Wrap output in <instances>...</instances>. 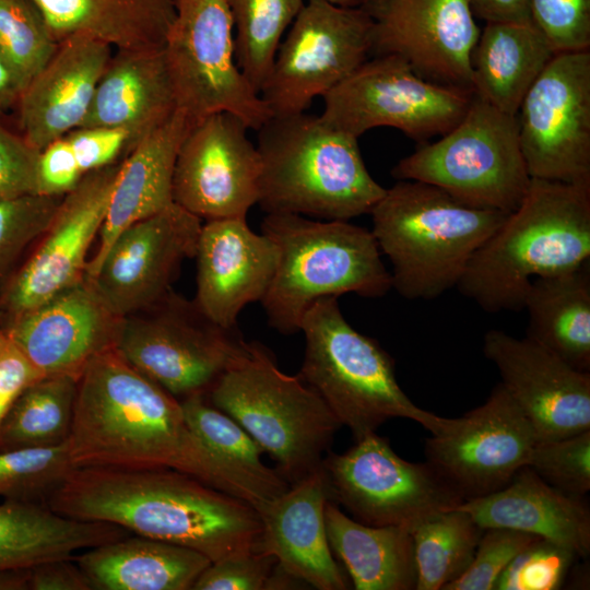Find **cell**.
Masks as SVG:
<instances>
[{
    "label": "cell",
    "mask_w": 590,
    "mask_h": 590,
    "mask_svg": "<svg viewBox=\"0 0 590 590\" xmlns=\"http://www.w3.org/2000/svg\"><path fill=\"white\" fill-rule=\"evenodd\" d=\"M67 446L75 468L172 469L245 500L190 428L181 402L115 349L78 379Z\"/></svg>",
    "instance_id": "1"
},
{
    "label": "cell",
    "mask_w": 590,
    "mask_h": 590,
    "mask_svg": "<svg viewBox=\"0 0 590 590\" xmlns=\"http://www.w3.org/2000/svg\"><path fill=\"white\" fill-rule=\"evenodd\" d=\"M46 505L192 548L211 562L260 551L261 520L251 505L172 469L75 468Z\"/></svg>",
    "instance_id": "2"
},
{
    "label": "cell",
    "mask_w": 590,
    "mask_h": 590,
    "mask_svg": "<svg viewBox=\"0 0 590 590\" xmlns=\"http://www.w3.org/2000/svg\"><path fill=\"white\" fill-rule=\"evenodd\" d=\"M590 258V185L531 178L519 206L477 248L460 293L491 314L519 311L536 278L578 269Z\"/></svg>",
    "instance_id": "3"
},
{
    "label": "cell",
    "mask_w": 590,
    "mask_h": 590,
    "mask_svg": "<svg viewBox=\"0 0 590 590\" xmlns=\"http://www.w3.org/2000/svg\"><path fill=\"white\" fill-rule=\"evenodd\" d=\"M258 131V204L267 213L349 221L369 214L384 196L358 139L322 116H272Z\"/></svg>",
    "instance_id": "4"
},
{
    "label": "cell",
    "mask_w": 590,
    "mask_h": 590,
    "mask_svg": "<svg viewBox=\"0 0 590 590\" xmlns=\"http://www.w3.org/2000/svg\"><path fill=\"white\" fill-rule=\"evenodd\" d=\"M369 214L392 267V288L408 299H433L458 285L473 253L509 213L472 208L430 184L398 180Z\"/></svg>",
    "instance_id": "5"
},
{
    "label": "cell",
    "mask_w": 590,
    "mask_h": 590,
    "mask_svg": "<svg viewBox=\"0 0 590 590\" xmlns=\"http://www.w3.org/2000/svg\"><path fill=\"white\" fill-rule=\"evenodd\" d=\"M261 233L278 249V264L261 300L269 324L283 334L300 331L306 311L319 299L354 293L385 296L391 275L371 233L347 221L267 213Z\"/></svg>",
    "instance_id": "6"
},
{
    "label": "cell",
    "mask_w": 590,
    "mask_h": 590,
    "mask_svg": "<svg viewBox=\"0 0 590 590\" xmlns=\"http://www.w3.org/2000/svg\"><path fill=\"white\" fill-rule=\"evenodd\" d=\"M300 331L305 352L299 376L355 440L398 417L421 424L432 436L447 434L457 424L458 418L438 416L412 402L399 386L391 355L349 323L338 297L317 300L306 311Z\"/></svg>",
    "instance_id": "7"
},
{
    "label": "cell",
    "mask_w": 590,
    "mask_h": 590,
    "mask_svg": "<svg viewBox=\"0 0 590 590\" xmlns=\"http://www.w3.org/2000/svg\"><path fill=\"white\" fill-rule=\"evenodd\" d=\"M206 398L269 453L290 485L321 465L342 426L320 396L299 375L283 373L258 342H249Z\"/></svg>",
    "instance_id": "8"
},
{
    "label": "cell",
    "mask_w": 590,
    "mask_h": 590,
    "mask_svg": "<svg viewBox=\"0 0 590 590\" xmlns=\"http://www.w3.org/2000/svg\"><path fill=\"white\" fill-rule=\"evenodd\" d=\"M391 174L434 185L472 208L504 213L519 206L531 181L517 116L475 95L452 129L436 142L422 143Z\"/></svg>",
    "instance_id": "9"
},
{
    "label": "cell",
    "mask_w": 590,
    "mask_h": 590,
    "mask_svg": "<svg viewBox=\"0 0 590 590\" xmlns=\"http://www.w3.org/2000/svg\"><path fill=\"white\" fill-rule=\"evenodd\" d=\"M248 346L236 327L215 323L170 291L152 307L120 318L114 349L180 401L206 396Z\"/></svg>",
    "instance_id": "10"
},
{
    "label": "cell",
    "mask_w": 590,
    "mask_h": 590,
    "mask_svg": "<svg viewBox=\"0 0 590 590\" xmlns=\"http://www.w3.org/2000/svg\"><path fill=\"white\" fill-rule=\"evenodd\" d=\"M173 2L175 17L163 49L178 108L192 122L226 111L260 129L272 114L237 64L227 0Z\"/></svg>",
    "instance_id": "11"
},
{
    "label": "cell",
    "mask_w": 590,
    "mask_h": 590,
    "mask_svg": "<svg viewBox=\"0 0 590 590\" xmlns=\"http://www.w3.org/2000/svg\"><path fill=\"white\" fill-rule=\"evenodd\" d=\"M473 93L420 76L394 55L367 59L322 98V118L359 138L378 127H390L425 142L442 135L464 116Z\"/></svg>",
    "instance_id": "12"
},
{
    "label": "cell",
    "mask_w": 590,
    "mask_h": 590,
    "mask_svg": "<svg viewBox=\"0 0 590 590\" xmlns=\"http://www.w3.org/2000/svg\"><path fill=\"white\" fill-rule=\"evenodd\" d=\"M371 24L359 7L307 0L285 33L260 96L272 116L305 113L371 55Z\"/></svg>",
    "instance_id": "13"
},
{
    "label": "cell",
    "mask_w": 590,
    "mask_h": 590,
    "mask_svg": "<svg viewBox=\"0 0 590 590\" xmlns=\"http://www.w3.org/2000/svg\"><path fill=\"white\" fill-rule=\"evenodd\" d=\"M355 441L347 451L328 452L322 460L331 502L342 505L353 519L411 531L464 502L430 463L404 460L376 433Z\"/></svg>",
    "instance_id": "14"
},
{
    "label": "cell",
    "mask_w": 590,
    "mask_h": 590,
    "mask_svg": "<svg viewBox=\"0 0 590 590\" xmlns=\"http://www.w3.org/2000/svg\"><path fill=\"white\" fill-rule=\"evenodd\" d=\"M516 116L531 178L590 185V50L555 54Z\"/></svg>",
    "instance_id": "15"
},
{
    "label": "cell",
    "mask_w": 590,
    "mask_h": 590,
    "mask_svg": "<svg viewBox=\"0 0 590 590\" xmlns=\"http://www.w3.org/2000/svg\"><path fill=\"white\" fill-rule=\"evenodd\" d=\"M121 161L86 173L62 197L48 228L0 293V328L84 279Z\"/></svg>",
    "instance_id": "16"
},
{
    "label": "cell",
    "mask_w": 590,
    "mask_h": 590,
    "mask_svg": "<svg viewBox=\"0 0 590 590\" xmlns=\"http://www.w3.org/2000/svg\"><path fill=\"white\" fill-rule=\"evenodd\" d=\"M237 116L220 111L193 122L177 153L173 201L201 220L246 217L258 204L261 158Z\"/></svg>",
    "instance_id": "17"
},
{
    "label": "cell",
    "mask_w": 590,
    "mask_h": 590,
    "mask_svg": "<svg viewBox=\"0 0 590 590\" xmlns=\"http://www.w3.org/2000/svg\"><path fill=\"white\" fill-rule=\"evenodd\" d=\"M201 221L173 203L125 228L84 279L118 317L148 309L194 258Z\"/></svg>",
    "instance_id": "18"
},
{
    "label": "cell",
    "mask_w": 590,
    "mask_h": 590,
    "mask_svg": "<svg viewBox=\"0 0 590 590\" xmlns=\"http://www.w3.org/2000/svg\"><path fill=\"white\" fill-rule=\"evenodd\" d=\"M359 8L370 20L371 54L398 56L428 81L472 92L481 28L468 0H364Z\"/></svg>",
    "instance_id": "19"
},
{
    "label": "cell",
    "mask_w": 590,
    "mask_h": 590,
    "mask_svg": "<svg viewBox=\"0 0 590 590\" xmlns=\"http://www.w3.org/2000/svg\"><path fill=\"white\" fill-rule=\"evenodd\" d=\"M457 418L450 432L426 439L425 453L464 502L508 484L538 442L533 426L500 382L482 405Z\"/></svg>",
    "instance_id": "20"
},
{
    "label": "cell",
    "mask_w": 590,
    "mask_h": 590,
    "mask_svg": "<svg viewBox=\"0 0 590 590\" xmlns=\"http://www.w3.org/2000/svg\"><path fill=\"white\" fill-rule=\"evenodd\" d=\"M483 352L502 385L534 428L538 441L590 429V373L580 371L540 344L489 330Z\"/></svg>",
    "instance_id": "21"
},
{
    "label": "cell",
    "mask_w": 590,
    "mask_h": 590,
    "mask_svg": "<svg viewBox=\"0 0 590 590\" xmlns=\"http://www.w3.org/2000/svg\"><path fill=\"white\" fill-rule=\"evenodd\" d=\"M120 318L83 279L0 329L45 377L79 379L93 358L114 349Z\"/></svg>",
    "instance_id": "22"
},
{
    "label": "cell",
    "mask_w": 590,
    "mask_h": 590,
    "mask_svg": "<svg viewBox=\"0 0 590 590\" xmlns=\"http://www.w3.org/2000/svg\"><path fill=\"white\" fill-rule=\"evenodd\" d=\"M194 258V304L212 321L235 328L240 311L267 294L278 264L270 237L253 232L246 217L206 221Z\"/></svg>",
    "instance_id": "23"
},
{
    "label": "cell",
    "mask_w": 590,
    "mask_h": 590,
    "mask_svg": "<svg viewBox=\"0 0 590 590\" xmlns=\"http://www.w3.org/2000/svg\"><path fill=\"white\" fill-rule=\"evenodd\" d=\"M111 56V46L90 36L58 44L15 105L20 133L28 144L40 151L81 126Z\"/></svg>",
    "instance_id": "24"
},
{
    "label": "cell",
    "mask_w": 590,
    "mask_h": 590,
    "mask_svg": "<svg viewBox=\"0 0 590 590\" xmlns=\"http://www.w3.org/2000/svg\"><path fill=\"white\" fill-rule=\"evenodd\" d=\"M331 500L322 467L291 485L257 511L261 520L260 551L274 556L291 575L318 590H344L347 578L328 541L324 506Z\"/></svg>",
    "instance_id": "25"
},
{
    "label": "cell",
    "mask_w": 590,
    "mask_h": 590,
    "mask_svg": "<svg viewBox=\"0 0 590 590\" xmlns=\"http://www.w3.org/2000/svg\"><path fill=\"white\" fill-rule=\"evenodd\" d=\"M458 508L483 529L530 533L562 545L578 557L590 553V509L585 497L550 485L527 465L500 489L468 499Z\"/></svg>",
    "instance_id": "26"
},
{
    "label": "cell",
    "mask_w": 590,
    "mask_h": 590,
    "mask_svg": "<svg viewBox=\"0 0 590 590\" xmlns=\"http://www.w3.org/2000/svg\"><path fill=\"white\" fill-rule=\"evenodd\" d=\"M177 109L163 47L117 49L97 83L87 115L79 128L125 130L132 150Z\"/></svg>",
    "instance_id": "27"
},
{
    "label": "cell",
    "mask_w": 590,
    "mask_h": 590,
    "mask_svg": "<svg viewBox=\"0 0 590 590\" xmlns=\"http://www.w3.org/2000/svg\"><path fill=\"white\" fill-rule=\"evenodd\" d=\"M192 123L178 108L165 123L140 140L122 158L98 236V248L88 261L86 272L101 261L125 228L174 203L175 162Z\"/></svg>",
    "instance_id": "28"
},
{
    "label": "cell",
    "mask_w": 590,
    "mask_h": 590,
    "mask_svg": "<svg viewBox=\"0 0 590 590\" xmlns=\"http://www.w3.org/2000/svg\"><path fill=\"white\" fill-rule=\"evenodd\" d=\"M75 563L93 590H190L211 560L189 547L127 535L85 550Z\"/></svg>",
    "instance_id": "29"
},
{
    "label": "cell",
    "mask_w": 590,
    "mask_h": 590,
    "mask_svg": "<svg viewBox=\"0 0 590 590\" xmlns=\"http://www.w3.org/2000/svg\"><path fill=\"white\" fill-rule=\"evenodd\" d=\"M555 54L532 21L486 23L471 57L473 95L516 116Z\"/></svg>",
    "instance_id": "30"
},
{
    "label": "cell",
    "mask_w": 590,
    "mask_h": 590,
    "mask_svg": "<svg viewBox=\"0 0 590 590\" xmlns=\"http://www.w3.org/2000/svg\"><path fill=\"white\" fill-rule=\"evenodd\" d=\"M57 43L84 35L116 49L164 47L173 0H31Z\"/></svg>",
    "instance_id": "31"
},
{
    "label": "cell",
    "mask_w": 590,
    "mask_h": 590,
    "mask_svg": "<svg viewBox=\"0 0 590 590\" xmlns=\"http://www.w3.org/2000/svg\"><path fill=\"white\" fill-rule=\"evenodd\" d=\"M324 521L331 551L344 565L354 589H415L417 574L409 529L364 524L331 500L324 506Z\"/></svg>",
    "instance_id": "32"
},
{
    "label": "cell",
    "mask_w": 590,
    "mask_h": 590,
    "mask_svg": "<svg viewBox=\"0 0 590 590\" xmlns=\"http://www.w3.org/2000/svg\"><path fill=\"white\" fill-rule=\"evenodd\" d=\"M128 535L119 526L72 519L46 504H0V570L73 558L76 551Z\"/></svg>",
    "instance_id": "33"
},
{
    "label": "cell",
    "mask_w": 590,
    "mask_h": 590,
    "mask_svg": "<svg viewBox=\"0 0 590 590\" xmlns=\"http://www.w3.org/2000/svg\"><path fill=\"white\" fill-rule=\"evenodd\" d=\"M527 338L577 370L590 373V267L536 278L524 300Z\"/></svg>",
    "instance_id": "34"
},
{
    "label": "cell",
    "mask_w": 590,
    "mask_h": 590,
    "mask_svg": "<svg viewBox=\"0 0 590 590\" xmlns=\"http://www.w3.org/2000/svg\"><path fill=\"white\" fill-rule=\"evenodd\" d=\"M180 402L192 432L256 510L290 488L276 469L263 463L264 451L258 442L231 416L208 403L206 396Z\"/></svg>",
    "instance_id": "35"
},
{
    "label": "cell",
    "mask_w": 590,
    "mask_h": 590,
    "mask_svg": "<svg viewBox=\"0 0 590 590\" xmlns=\"http://www.w3.org/2000/svg\"><path fill=\"white\" fill-rule=\"evenodd\" d=\"M76 389L78 379L66 375L46 376L28 386L0 424V452L66 442Z\"/></svg>",
    "instance_id": "36"
},
{
    "label": "cell",
    "mask_w": 590,
    "mask_h": 590,
    "mask_svg": "<svg viewBox=\"0 0 590 590\" xmlns=\"http://www.w3.org/2000/svg\"><path fill=\"white\" fill-rule=\"evenodd\" d=\"M473 518L456 507L438 512L411 530L416 590H444L469 567L483 533Z\"/></svg>",
    "instance_id": "37"
},
{
    "label": "cell",
    "mask_w": 590,
    "mask_h": 590,
    "mask_svg": "<svg viewBox=\"0 0 590 590\" xmlns=\"http://www.w3.org/2000/svg\"><path fill=\"white\" fill-rule=\"evenodd\" d=\"M227 3L237 64L260 93L276 50L305 0H227Z\"/></svg>",
    "instance_id": "38"
},
{
    "label": "cell",
    "mask_w": 590,
    "mask_h": 590,
    "mask_svg": "<svg viewBox=\"0 0 590 590\" xmlns=\"http://www.w3.org/2000/svg\"><path fill=\"white\" fill-rule=\"evenodd\" d=\"M58 44L31 0H0V55L22 90L51 58Z\"/></svg>",
    "instance_id": "39"
},
{
    "label": "cell",
    "mask_w": 590,
    "mask_h": 590,
    "mask_svg": "<svg viewBox=\"0 0 590 590\" xmlns=\"http://www.w3.org/2000/svg\"><path fill=\"white\" fill-rule=\"evenodd\" d=\"M73 469L67 441L0 452V497L46 504Z\"/></svg>",
    "instance_id": "40"
},
{
    "label": "cell",
    "mask_w": 590,
    "mask_h": 590,
    "mask_svg": "<svg viewBox=\"0 0 590 590\" xmlns=\"http://www.w3.org/2000/svg\"><path fill=\"white\" fill-rule=\"evenodd\" d=\"M63 196L0 200V293L51 223Z\"/></svg>",
    "instance_id": "41"
},
{
    "label": "cell",
    "mask_w": 590,
    "mask_h": 590,
    "mask_svg": "<svg viewBox=\"0 0 590 590\" xmlns=\"http://www.w3.org/2000/svg\"><path fill=\"white\" fill-rule=\"evenodd\" d=\"M526 465L550 485L585 497L590 491V429L560 439L538 441Z\"/></svg>",
    "instance_id": "42"
},
{
    "label": "cell",
    "mask_w": 590,
    "mask_h": 590,
    "mask_svg": "<svg viewBox=\"0 0 590 590\" xmlns=\"http://www.w3.org/2000/svg\"><path fill=\"white\" fill-rule=\"evenodd\" d=\"M577 557L573 551L538 538L510 560L499 575L494 589H559Z\"/></svg>",
    "instance_id": "43"
},
{
    "label": "cell",
    "mask_w": 590,
    "mask_h": 590,
    "mask_svg": "<svg viewBox=\"0 0 590 590\" xmlns=\"http://www.w3.org/2000/svg\"><path fill=\"white\" fill-rule=\"evenodd\" d=\"M538 538L506 528L484 529L469 567L444 590H494L510 560Z\"/></svg>",
    "instance_id": "44"
},
{
    "label": "cell",
    "mask_w": 590,
    "mask_h": 590,
    "mask_svg": "<svg viewBox=\"0 0 590 590\" xmlns=\"http://www.w3.org/2000/svg\"><path fill=\"white\" fill-rule=\"evenodd\" d=\"M530 14L556 54L590 50V0H530Z\"/></svg>",
    "instance_id": "45"
},
{
    "label": "cell",
    "mask_w": 590,
    "mask_h": 590,
    "mask_svg": "<svg viewBox=\"0 0 590 590\" xmlns=\"http://www.w3.org/2000/svg\"><path fill=\"white\" fill-rule=\"evenodd\" d=\"M278 559L261 551L229 555L211 564L193 590H263Z\"/></svg>",
    "instance_id": "46"
},
{
    "label": "cell",
    "mask_w": 590,
    "mask_h": 590,
    "mask_svg": "<svg viewBox=\"0 0 590 590\" xmlns=\"http://www.w3.org/2000/svg\"><path fill=\"white\" fill-rule=\"evenodd\" d=\"M39 151L0 121V200L36 193Z\"/></svg>",
    "instance_id": "47"
},
{
    "label": "cell",
    "mask_w": 590,
    "mask_h": 590,
    "mask_svg": "<svg viewBox=\"0 0 590 590\" xmlns=\"http://www.w3.org/2000/svg\"><path fill=\"white\" fill-rule=\"evenodd\" d=\"M66 137L84 175L121 161L131 150L130 137L121 129L76 128Z\"/></svg>",
    "instance_id": "48"
},
{
    "label": "cell",
    "mask_w": 590,
    "mask_h": 590,
    "mask_svg": "<svg viewBox=\"0 0 590 590\" xmlns=\"http://www.w3.org/2000/svg\"><path fill=\"white\" fill-rule=\"evenodd\" d=\"M84 176L72 145L66 135L39 151L36 170V193L64 196Z\"/></svg>",
    "instance_id": "49"
},
{
    "label": "cell",
    "mask_w": 590,
    "mask_h": 590,
    "mask_svg": "<svg viewBox=\"0 0 590 590\" xmlns=\"http://www.w3.org/2000/svg\"><path fill=\"white\" fill-rule=\"evenodd\" d=\"M43 377L23 351L0 329V424L17 397Z\"/></svg>",
    "instance_id": "50"
},
{
    "label": "cell",
    "mask_w": 590,
    "mask_h": 590,
    "mask_svg": "<svg viewBox=\"0 0 590 590\" xmlns=\"http://www.w3.org/2000/svg\"><path fill=\"white\" fill-rule=\"evenodd\" d=\"M27 590H93L72 558L39 562L27 566Z\"/></svg>",
    "instance_id": "51"
},
{
    "label": "cell",
    "mask_w": 590,
    "mask_h": 590,
    "mask_svg": "<svg viewBox=\"0 0 590 590\" xmlns=\"http://www.w3.org/2000/svg\"><path fill=\"white\" fill-rule=\"evenodd\" d=\"M475 17L485 23L531 21L530 0H468Z\"/></svg>",
    "instance_id": "52"
},
{
    "label": "cell",
    "mask_w": 590,
    "mask_h": 590,
    "mask_svg": "<svg viewBox=\"0 0 590 590\" xmlns=\"http://www.w3.org/2000/svg\"><path fill=\"white\" fill-rule=\"evenodd\" d=\"M22 87L0 55V111L16 105Z\"/></svg>",
    "instance_id": "53"
},
{
    "label": "cell",
    "mask_w": 590,
    "mask_h": 590,
    "mask_svg": "<svg viewBox=\"0 0 590 590\" xmlns=\"http://www.w3.org/2000/svg\"><path fill=\"white\" fill-rule=\"evenodd\" d=\"M341 7H361L364 0H322Z\"/></svg>",
    "instance_id": "54"
}]
</instances>
